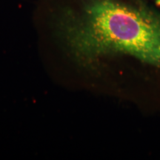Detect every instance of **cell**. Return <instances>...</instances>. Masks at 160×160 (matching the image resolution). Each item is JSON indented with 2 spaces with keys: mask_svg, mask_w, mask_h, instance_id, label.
I'll use <instances>...</instances> for the list:
<instances>
[{
  "mask_svg": "<svg viewBox=\"0 0 160 160\" xmlns=\"http://www.w3.org/2000/svg\"><path fill=\"white\" fill-rule=\"evenodd\" d=\"M33 21L80 86L160 113V0H37Z\"/></svg>",
  "mask_w": 160,
  "mask_h": 160,
  "instance_id": "obj_1",
  "label": "cell"
}]
</instances>
